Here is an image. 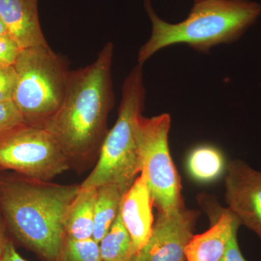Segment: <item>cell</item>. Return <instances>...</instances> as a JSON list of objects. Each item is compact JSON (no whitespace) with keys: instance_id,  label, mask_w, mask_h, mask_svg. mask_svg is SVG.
<instances>
[{"instance_id":"cell-23","label":"cell","mask_w":261,"mask_h":261,"mask_svg":"<svg viewBox=\"0 0 261 261\" xmlns=\"http://www.w3.org/2000/svg\"><path fill=\"white\" fill-rule=\"evenodd\" d=\"M7 231L8 230L5 226L4 220H3L1 212H0V256H1L7 241L8 240V238H7Z\"/></svg>"},{"instance_id":"cell-3","label":"cell","mask_w":261,"mask_h":261,"mask_svg":"<svg viewBox=\"0 0 261 261\" xmlns=\"http://www.w3.org/2000/svg\"><path fill=\"white\" fill-rule=\"evenodd\" d=\"M152 32L140 47L138 63L144 65L156 53L177 44L208 53L220 44L238 41L261 16V3L253 0H202L194 3L185 20L171 23L154 11L150 0H144Z\"/></svg>"},{"instance_id":"cell-16","label":"cell","mask_w":261,"mask_h":261,"mask_svg":"<svg viewBox=\"0 0 261 261\" xmlns=\"http://www.w3.org/2000/svg\"><path fill=\"white\" fill-rule=\"evenodd\" d=\"M224 159L214 146L201 145L190 152L187 168L197 181L208 182L216 179L224 169Z\"/></svg>"},{"instance_id":"cell-12","label":"cell","mask_w":261,"mask_h":261,"mask_svg":"<svg viewBox=\"0 0 261 261\" xmlns=\"http://www.w3.org/2000/svg\"><path fill=\"white\" fill-rule=\"evenodd\" d=\"M214 221L207 231L193 235L185 249V261H220L222 258L233 230L241 225L228 209H223Z\"/></svg>"},{"instance_id":"cell-22","label":"cell","mask_w":261,"mask_h":261,"mask_svg":"<svg viewBox=\"0 0 261 261\" xmlns=\"http://www.w3.org/2000/svg\"><path fill=\"white\" fill-rule=\"evenodd\" d=\"M0 261H27L20 256V254L17 252L14 243L12 240L8 239L5 245L3 253L0 256Z\"/></svg>"},{"instance_id":"cell-8","label":"cell","mask_w":261,"mask_h":261,"mask_svg":"<svg viewBox=\"0 0 261 261\" xmlns=\"http://www.w3.org/2000/svg\"><path fill=\"white\" fill-rule=\"evenodd\" d=\"M197 212L185 207L159 211L152 233L134 261H185V249L193 237Z\"/></svg>"},{"instance_id":"cell-20","label":"cell","mask_w":261,"mask_h":261,"mask_svg":"<svg viewBox=\"0 0 261 261\" xmlns=\"http://www.w3.org/2000/svg\"><path fill=\"white\" fill-rule=\"evenodd\" d=\"M16 74L13 66H0V102L13 100Z\"/></svg>"},{"instance_id":"cell-9","label":"cell","mask_w":261,"mask_h":261,"mask_svg":"<svg viewBox=\"0 0 261 261\" xmlns=\"http://www.w3.org/2000/svg\"><path fill=\"white\" fill-rule=\"evenodd\" d=\"M225 187L228 211L261 240V171L241 160L231 161Z\"/></svg>"},{"instance_id":"cell-13","label":"cell","mask_w":261,"mask_h":261,"mask_svg":"<svg viewBox=\"0 0 261 261\" xmlns=\"http://www.w3.org/2000/svg\"><path fill=\"white\" fill-rule=\"evenodd\" d=\"M96 187H82L70 204L64 219V237L74 240L93 238Z\"/></svg>"},{"instance_id":"cell-19","label":"cell","mask_w":261,"mask_h":261,"mask_svg":"<svg viewBox=\"0 0 261 261\" xmlns=\"http://www.w3.org/2000/svg\"><path fill=\"white\" fill-rule=\"evenodd\" d=\"M21 50L9 34L0 36V66H13Z\"/></svg>"},{"instance_id":"cell-6","label":"cell","mask_w":261,"mask_h":261,"mask_svg":"<svg viewBox=\"0 0 261 261\" xmlns=\"http://www.w3.org/2000/svg\"><path fill=\"white\" fill-rule=\"evenodd\" d=\"M69 168L58 141L44 127L23 123L0 136V171L49 181Z\"/></svg>"},{"instance_id":"cell-18","label":"cell","mask_w":261,"mask_h":261,"mask_svg":"<svg viewBox=\"0 0 261 261\" xmlns=\"http://www.w3.org/2000/svg\"><path fill=\"white\" fill-rule=\"evenodd\" d=\"M23 123V116L13 100L0 102V136Z\"/></svg>"},{"instance_id":"cell-4","label":"cell","mask_w":261,"mask_h":261,"mask_svg":"<svg viewBox=\"0 0 261 261\" xmlns=\"http://www.w3.org/2000/svg\"><path fill=\"white\" fill-rule=\"evenodd\" d=\"M145 99L143 65L137 63L122 86L116 123L103 140L95 167L81 187L97 188L106 184L132 186L142 171L138 123Z\"/></svg>"},{"instance_id":"cell-15","label":"cell","mask_w":261,"mask_h":261,"mask_svg":"<svg viewBox=\"0 0 261 261\" xmlns=\"http://www.w3.org/2000/svg\"><path fill=\"white\" fill-rule=\"evenodd\" d=\"M102 261H134L136 252L121 214L99 243Z\"/></svg>"},{"instance_id":"cell-2","label":"cell","mask_w":261,"mask_h":261,"mask_svg":"<svg viewBox=\"0 0 261 261\" xmlns=\"http://www.w3.org/2000/svg\"><path fill=\"white\" fill-rule=\"evenodd\" d=\"M80 185L0 175V212L15 240L45 261H57L64 219Z\"/></svg>"},{"instance_id":"cell-11","label":"cell","mask_w":261,"mask_h":261,"mask_svg":"<svg viewBox=\"0 0 261 261\" xmlns=\"http://www.w3.org/2000/svg\"><path fill=\"white\" fill-rule=\"evenodd\" d=\"M0 16L21 49L48 45L39 22L37 0H0Z\"/></svg>"},{"instance_id":"cell-10","label":"cell","mask_w":261,"mask_h":261,"mask_svg":"<svg viewBox=\"0 0 261 261\" xmlns=\"http://www.w3.org/2000/svg\"><path fill=\"white\" fill-rule=\"evenodd\" d=\"M152 205L145 173L141 172L123 196L120 209L122 221L133 242L136 255L145 246L152 233L154 224Z\"/></svg>"},{"instance_id":"cell-5","label":"cell","mask_w":261,"mask_h":261,"mask_svg":"<svg viewBox=\"0 0 261 261\" xmlns=\"http://www.w3.org/2000/svg\"><path fill=\"white\" fill-rule=\"evenodd\" d=\"M13 67V102L27 124L42 126L64 100L68 63L47 45L22 49Z\"/></svg>"},{"instance_id":"cell-21","label":"cell","mask_w":261,"mask_h":261,"mask_svg":"<svg viewBox=\"0 0 261 261\" xmlns=\"http://www.w3.org/2000/svg\"><path fill=\"white\" fill-rule=\"evenodd\" d=\"M239 227L233 230L232 235L228 241L227 247L222 258L220 261H247L243 257L239 246L238 241V232Z\"/></svg>"},{"instance_id":"cell-24","label":"cell","mask_w":261,"mask_h":261,"mask_svg":"<svg viewBox=\"0 0 261 261\" xmlns=\"http://www.w3.org/2000/svg\"><path fill=\"white\" fill-rule=\"evenodd\" d=\"M5 34H8V31H7L6 27H5L3 19H2L1 16H0V36Z\"/></svg>"},{"instance_id":"cell-1","label":"cell","mask_w":261,"mask_h":261,"mask_svg":"<svg viewBox=\"0 0 261 261\" xmlns=\"http://www.w3.org/2000/svg\"><path fill=\"white\" fill-rule=\"evenodd\" d=\"M113 44H105L90 65L70 70L64 100L43 123L69 161H87L100 149L114 103Z\"/></svg>"},{"instance_id":"cell-7","label":"cell","mask_w":261,"mask_h":261,"mask_svg":"<svg viewBox=\"0 0 261 261\" xmlns=\"http://www.w3.org/2000/svg\"><path fill=\"white\" fill-rule=\"evenodd\" d=\"M171 116L163 113L138 123L142 171L145 173L153 205L171 212L183 207L181 181L170 154L168 134Z\"/></svg>"},{"instance_id":"cell-14","label":"cell","mask_w":261,"mask_h":261,"mask_svg":"<svg viewBox=\"0 0 261 261\" xmlns=\"http://www.w3.org/2000/svg\"><path fill=\"white\" fill-rule=\"evenodd\" d=\"M128 187L118 184H106L97 188L94 205L93 238L98 243L112 226L120 212L123 196Z\"/></svg>"},{"instance_id":"cell-25","label":"cell","mask_w":261,"mask_h":261,"mask_svg":"<svg viewBox=\"0 0 261 261\" xmlns=\"http://www.w3.org/2000/svg\"><path fill=\"white\" fill-rule=\"evenodd\" d=\"M194 3H197V2L202 1V0H193Z\"/></svg>"},{"instance_id":"cell-17","label":"cell","mask_w":261,"mask_h":261,"mask_svg":"<svg viewBox=\"0 0 261 261\" xmlns=\"http://www.w3.org/2000/svg\"><path fill=\"white\" fill-rule=\"evenodd\" d=\"M57 261H102L99 243L93 238H63Z\"/></svg>"}]
</instances>
